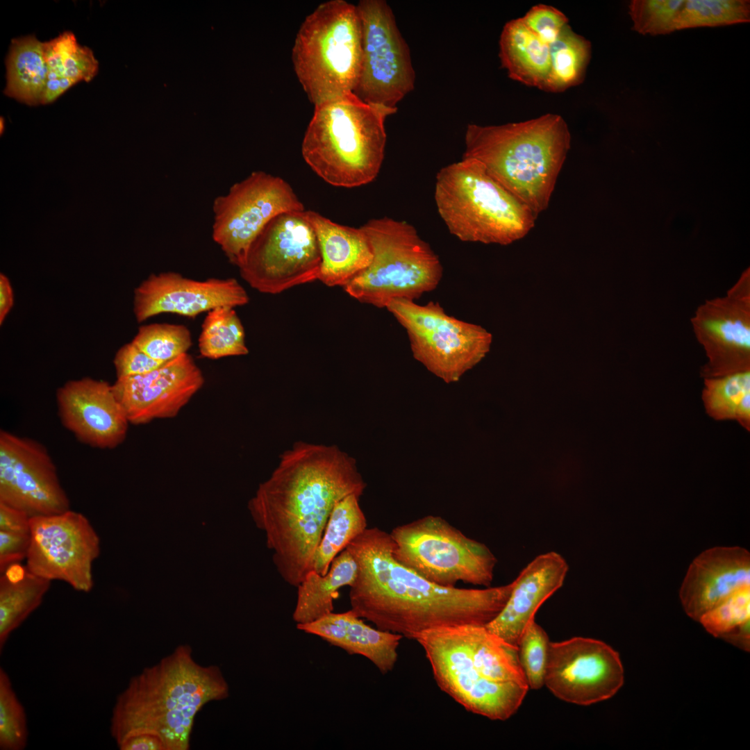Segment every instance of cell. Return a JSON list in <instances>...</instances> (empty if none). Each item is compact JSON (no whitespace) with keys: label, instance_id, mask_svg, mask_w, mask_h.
Segmentation results:
<instances>
[{"label":"cell","instance_id":"obj_44","mask_svg":"<svg viewBox=\"0 0 750 750\" xmlns=\"http://www.w3.org/2000/svg\"><path fill=\"white\" fill-rule=\"evenodd\" d=\"M31 542L30 534L0 531V573L26 559Z\"/></svg>","mask_w":750,"mask_h":750},{"label":"cell","instance_id":"obj_27","mask_svg":"<svg viewBox=\"0 0 750 750\" xmlns=\"http://www.w3.org/2000/svg\"><path fill=\"white\" fill-rule=\"evenodd\" d=\"M358 572L356 561L345 549L331 562L324 575L311 570L297 587L292 619L297 625L312 622L333 612L339 590L350 587Z\"/></svg>","mask_w":750,"mask_h":750},{"label":"cell","instance_id":"obj_3","mask_svg":"<svg viewBox=\"0 0 750 750\" xmlns=\"http://www.w3.org/2000/svg\"><path fill=\"white\" fill-rule=\"evenodd\" d=\"M229 695L219 667L198 662L181 644L133 676L112 708L110 731L116 743L135 733L158 738L164 750H188L195 717L208 703Z\"/></svg>","mask_w":750,"mask_h":750},{"label":"cell","instance_id":"obj_47","mask_svg":"<svg viewBox=\"0 0 750 750\" xmlns=\"http://www.w3.org/2000/svg\"><path fill=\"white\" fill-rule=\"evenodd\" d=\"M13 292L9 279L4 274L0 275V324L4 322L13 306Z\"/></svg>","mask_w":750,"mask_h":750},{"label":"cell","instance_id":"obj_16","mask_svg":"<svg viewBox=\"0 0 750 750\" xmlns=\"http://www.w3.org/2000/svg\"><path fill=\"white\" fill-rule=\"evenodd\" d=\"M0 503L31 518L64 512L70 500L56 466L40 442L0 431Z\"/></svg>","mask_w":750,"mask_h":750},{"label":"cell","instance_id":"obj_2","mask_svg":"<svg viewBox=\"0 0 750 750\" xmlns=\"http://www.w3.org/2000/svg\"><path fill=\"white\" fill-rule=\"evenodd\" d=\"M346 549L358 565L351 609L376 628L408 639L440 627L488 624L514 585L466 589L432 583L395 559L390 534L378 527L367 528Z\"/></svg>","mask_w":750,"mask_h":750},{"label":"cell","instance_id":"obj_39","mask_svg":"<svg viewBox=\"0 0 750 750\" xmlns=\"http://www.w3.org/2000/svg\"><path fill=\"white\" fill-rule=\"evenodd\" d=\"M549 640L544 630L533 620L523 632L518 644L519 659L529 688L544 685Z\"/></svg>","mask_w":750,"mask_h":750},{"label":"cell","instance_id":"obj_26","mask_svg":"<svg viewBox=\"0 0 750 750\" xmlns=\"http://www.w3.org/2000/svg\"><path fill=\"white\" fill-rule=\"evenodd\" d=\"M499 56L510 78L544 90L550 72L549 44L529 30L520 17L504 25Z\"/></svg>","mask_w":750,"mask_h":750},{"label":"cell","instance_id":"obj_23","mask_svg":"<svg viewBox=\"0 0 750 750\" xmlns=\"http://www.w3.org/2000/svg\"><path fill=\"white\" fill-rule=\"evenodd\" d=\"M567 570L565 560L556 552L536 557L513 581L504 607L486 628L517 648L523 632L535 619L538 609L562 585Z\"/></svg>","mask_w":750,"mask_h":750},{"label":"cell","instance_id":"obj_22","mask_svg":"<svg viewBox=\"0 0 750 750\" xmlns=\"http://www.w3.org/2000/svg\"><path fill=\"white\" fill-rule=\"evenodd\" d=\"M749 587V551L739 547H717L702 552L691 563L680 599L687 615L699 621L730 596Z\"/></svg>","mask_w":750,"mask_h":750},{"label":"cell","instance_id":"obj_34","mask_svg":"<svg viewBox=\"0 0 750 750\" xmlns=\"http://www.w3.org/2000/svg\"><path fill=\"white\" fill-rule=\"evenodd\" d=\"M550 72L544 91L562 92L581 84L591 58V43L568 24L549 44Z\"/></svg>","mask_w":750,"mask_h":750},{"label":"cell","instance_id":"obj_13","mask_svg":"<svg viewBox=\"0 0 750 750\" xmlns=\"http://www.w3.org/2000/svg\"><path fill=\"white\" fill-rule=\"evenodd\" d=\"M212 237L228 260L239 267L265 226L278 215L305 208L282 178L254 171L235 183L212 205Z\"/></svg>","mask_w":750,"mask_h":750},{"label":"cell","instance_id":"obj_38","mask_svg":"<svg viewBox=\"0 0 750 750\" xmlns=\"http://www.w3.org/2000/svg\"><path fill=\"white\" fill-rule=\"evenodd\" d=\"M26 715L8 674L0 668V749L23 750L28 741Z\"/></svg>","mask_w":750,"mask_h":750},{"label":"cell","instance_id":"obj_9","mask_svg":"<svg viewBox=\"0 0 750 750\" xmlns=\"http://www.w3.org/2000/svg\"><path fill=\"white\" fill-rule=\"evenodd\" d=\"M390 534L395 559L428 581L444 587L458 582L490 586L494 555L441 517L419 518Z\"/></svg>","mask_w":750,"mask_h":750},{"label":"cell","instance_id":"obj_21","mask_svg":"<svg viewBox=\"0 0 750 750\" xmlns=\"http://www.w3.org/2000/svg\"><path fill=\"white\" fill-rule=\"evenodd\" d=\"M56 397L62 424L80 442L112 449L125 440L130 422L112 385L90 377L71 380Z\"/></svg>","mask_w":750,"mask_h":750},{"label":"cell","instance_id":"obj_45","mask_svg":"<svg viewBox=\"0 0 750 750\" xmlns=\"http://www.w3.org/2000/svg\"><path fill=\"white\" fill-rule=\"evenodd\" d=\"M31 517L24 512L0 503V531L31 533Z\"/></svg>","mask_w":750,"mask_h":750},{"label":"cell","instance_id":"obj_33","mask_svg":"<svg viewBox=\"0 0 750 750\" xmlns=\"http://www.w3.org/2000/svg\"><path fill=\"white\" fill-rule=\"evenodd\" d=\"M702 401L715 420H734L750 430V370L703 378Z\"/></svg>","mask_w":750,"mask_h":750},{"label":"cell","instance_id":"obj_12","mask_svg":"<svg viewBox=\"0 0 750 750\" xmlns=\"http://www.w3.org/2000/svg\"><path fill=\"white\" fill-rule=\"evenodd\" d=\"M320 266L317 240L305 210L272 219L253 240L238 268L251 288L276 294L318 280Z\"/></svg>","mask_w":750,"mask_h":750},{"label":"cell","instance_id":"obj_1","mask_svg":"<svg viewBox=\"0 0 750 750\" xmlns=\"http://www.w3.org/2000/svg\"><path fill=\"white\" fill-rule=\"evenodd\" d=\"M250 501L265 530L283 579L297 587L314 556L336 503L367 486L354 458L337 445L297 441L283 451Z\"/></svg>","mask_w":750,"mask_h":750},{"label":"cell","instance_id":"obj_37","mask_svg":"<svg viewBox=\"0 0 750 750\" xmlns=\"http://www.w3.org/2000/svg\"><path fill=\"white\" fill-rule=\"evenodd\" d=\"M132 342L149 356L161 362L187 353L192 344L187 326L165 323L141 326Z\"/></svg>","mask_w":750,"mask_h":750},{"label":"cell","instance_id":"obj_43","mask_svg":"<svg viewBox=\"0 0 750 750\" xmlns=\"http://www.w3.org/2000/svg\"><path fill=\"white\" fill-rule=\"evenodd\" d=\"M98 67V61L92 51L80 45L63 65L61 77L69 78L78 83L89 82L97 75Z\"/></svg>","mask_w":750,"mask_h":750},{"label":"cell","instance_id":"obj_25","mask_svg":"<svg viewBox=\"0 0 750 750\" xmlns=\"http://www.w3.org/2000/svg\"><path fill=\"white\" fill-rule=\"evenodd\" d=\"M317 240L321 266L319 278L329 287H344L372 260L368 239L360 228L335 223L313 210H306Z\"/></svg>","mask_w":750,"mask_h":750},{"label":"cell","instance_id":"obj_40","mask_svg":"<svg viewBox=\"0 0 750 750\" xmlns=\"http://www.w3.org/2000/svg\"><path fill=\"white\" fill-rule=\"evenodd\" d=\"M525 26L544 42L553 43L568 25V18L558 9L538 4L520 17Z\"/></svg>","mask_w":750,"mask_h":750},{"label":"cell","instance_id":"obj_28","mask_svg":"<svg viewBox=\"0 0 750 750\" xmlns=\"http://www.w3.org/2000/svg\"><path fill=\"white\" fill-rule=\"evenodd\" d=\"M6 85L3 93L27 104H41L48 79L42 42L34 35L12 39L6 59Z\"/></svg>","mask_w":750,"mask_h":750},{"label":"cell","instance_id":"obj_46","mask_svg":"<svg viewBox=\"0 0 750 750\" xmlns=\"http://www.w3.org/2000/svg\"><path fill=\"white\" fill-rule=\"evenodd\" d=\"M78 82L67 77L47 80L41 104H49L55 101L60 96Z\"/></svg>","mask_w":750,"mask_h":750},{"label":"cell","instance_id":"obj_4","mask_svg":"<svg viewBox=\"0 0 750 750\" xmlns=\"http://www.w3.org/2000/svg\"><path fill=\"white\" fill-rule=\"evenodd\" d=\"M462 158L478 161L538 217L549 205L571 147L565 120L548 113L501 125L468 124Z\"/></svg>","mask_w":750,"mask_h":750},{"label":"cell","instance_id":"obj_20","mask_svg":"<svg viewBox=\"0 0 750 750\" xmlns=\"http://www.w3.org/2000/svg\"><path fill=\"white\" fill-rule=\"evenodd\" d=\"M249 300L233 278L197 281L167 272L149 276L135 288L133 312L138 322L162 313L194 317L218 307L244 306Z\"/></svg>","mask_w":750,"mask_h":750},{"label":"cell","instance_id":"obj_24","mask_svg":"<svg viewBox=\"0 0 750 750\" xmlns=\"http://www.w3.org/2000/svg\"><path fill=\"white\" fill-rule=\"evenodd\" d=\"M297 628L349 654L366 658L383 674L394 669L403 638L399 634L372 627L351 609L331 612L312 622L297 625Z\"/></svg>","mask_w":750,"mask_h":750},{"label":"cell","instance_id":"obj_31","mask_svg":"<svg viewBox=\"0 0 750 750\" xmlns=\"http://www.w3.org/2000/svg\"><path fill=\"white\" fill-rule=\"evenodd\" d=\"M360 498L349 494L335 505L315 551L313 571L326 574L333 559L367 528Z\"/></svg>","mask_w":750,"mask_h":750},{"label":"cell","instance_id":"obj_30","mask_svg":"<svg viewBox=\"0 0 750 750\" xmlns=\"http://www.w3.org/2000/svg\"><path fill=\"white\" fill-rule=\"evenodd\" d=\"M665 34L685 28L718 26L749 22L750 2L747 0H663Z\"/></svg>","mask_w":750,"mask_h":750},{"label":"cell","instance_id":"obj_18","mask_svg":"<svg viewBox=\"0 0 750 750\" xmlns=\"http://www.w3.org/2000/svg\"><path fill=\"white\" fill-rule=\"evenodd\" d=\"M691 324L707 361L703 378L750 370V273L747 269L723 297L706 300Z\"/></svg>","mask_w":750,"mask_h":750},{"label":"cell","instance_id":"obj_14","mask_svg":"<svg viewBox=\"0 0 750 750\" xmlns=\"http://www.w3.org/2000/svg\"><path fill=\"white\" fill-rule=\"evenodd\" d=\"M356 7L362 26V56L353 94L372 104L397 109L415 88L409 47L385 0H360Z\"/></svg>","mask_w":750,"mask_h":750},{"label":"cell","instance_id":"obj_32","mask_svg":"<svg viewBox=\"0 0 750 750\" xmlns=\"http://www.w3.org/2000/svg\"><path fill=\"white\" fill-rule=\"evenodd\" d=\"M51 583L32 574L27 569L24 575L17 581H12L4 574H1V653L10 634L40 606Z\"/></svg>","mask_w":750,"mask_h":750},{"label":"cell","instance_id":"obj_15","mask_svg":"<svg viewBox=\"0 0 750 750\" xmlns=\"http://www.w3.org/2000/svg\"><path fill=\"white\" fill-rule=\"evenodd\" d=\"M26 567L32 574L60 581L88 593L94 587L93 563L101 552L100 538L89 519L71 509L31 517Z\"/></svg>","mask_w":750,"mask_h":750},{"label":"cell","instance_id":"obj_19","mask_svg":"<svg viewBox=\"0 0 750 750\" xmlns=\"http://www.w3.org/2000/svg\"><path fill=\"white\" fill-rule=\"evenodd\" d=\"M204 384V377L187 353L138 376L117 378L114 392L131 424L176 417Z\"/></svg>","mask_w":750,"mask_h":750},{"label":"cell","instance_id":"obj_29","mask_svg":"<svg viewBox=\"0 0 750 750\" xmlns=\"http://www.w3.org/2000/svg\"><path fill=\"white\" fill-rule=\"evenodd\" d=\"M461 628L472 662L482 676L493 682L528 686L517 647L490 632L485 625L464 624Z\"/></svg>","mask_w":750,"mask_h":750},{"label":"cell","instance_id":"obj_36","mask_svg":"<svg viewBox=\"0 0 750 750\" xmlns=\"http://www.w3.org/2000/svg\"><path fill=\"white\" fill-rule=\"evenodd\" d=\"M699 622L712 635L747 650L750 638V587L730 596L703 615Z\"/></svg>","mask_w":750,"mask_h":750},{"label":"cell","instance_id":"obj_41","mask_svg":"<svg viewBox=\"0 0 750 750\" xmlns=\"http://www.w3.org/2000/svg\"><path fill=\"white\" fill-rule=\"evenodd\" d=\"M113 363L117 378H122L150 372L165 362L153 359L131 342L118 349Z\"/></svg>","mask_w":750,"mask_h":750},{"label":"cell","instance_id":"obj_10","mask_svg":"<svg viewBox=\"0 0 750 750\" xmlns=\"http://www.w3.org/2000/svg\"><path fill=\"white\" fill-rule=\"evenodd\" d=\"M385 308L405 329L414 358L446 383L458 381L490 351V333L447 314L439 302L395 299Z\"/></svg>","mask_w":750,"mask_h":750},{"label":"cell","instance_id":"obj_8","mask_svg":"<svg viewBox=\"0 0 750 750\" xmlns=\"http://www.w3.org/2000/svg\"><path fill=\"white\" fill-rule=\"evenodd\" d=\"M360 228L372 260L344 287L349 295L382 308L392 299L415 301L437 288L443 276L441 261L412 225L385 217L370 219Z\"/></svg>","mask_w":750,"mask_h":750},{"label":"cell","instance_id":"obj_48","mask_svg":"<svg viewBox=\"0 0 750 750\" xmlns=\"http://www.w3.org/2000/svg\"><path fill=\"white\" fill-rule=\"evenodd\" d=\"M3 128H4V120H3V119H2V117H1V129H0L1 133H2V131H3Z\"/></svg>","mask_w":750,"mask_h":750},{"label":"cell","instance_id":"obj_17","mask_svg":"<svg viewBox=\"0 0 750 750\" xmlns=\"http://www.w3.org/2000/svg\"><path fill=\"white\" fill-rule=\"evenodd\" d=\"M624 682L619 655L605 642L582 637L550 642L544 685L557 698L588 706L612 697Z\"/></svg>","mask_w":750,"mask_h":750},{"label":"cell","instance_id":"obj_35","mask_svg":"<svg viewBox=\"0 0 750 750\" xmlns=\"http://www.w3.org/2000/svg\"><path fill=\"white\" fill-rule=\"evenodd\" d=\"M231 307H218L208 312L199 338L203 357L218 359L249 353L243 325Z\"/></svg>","mask_w":750,"mask_h":750},{"label":"cell","instance_id":"obj_6","mask_svg":"<svg viewBox=\"0 0 750 750\" xmlns=\"http://www.w3.org/2000/svg\"><path fill=\"white\" fill-rule=\"evenodd\" d=\"M434 198L449 231L462 242L508 245L524 238L537 219L472 158L438 172Z\"/></svg>","mask_w":750,"mask_h":750},{"label":"cell","instance_id":"obj_5","mask_svg":"<svg viewBox=\"0 0 750 750\" xmlns=\"http://www.w3.org/2000/svg\"><path fill=\"white\" fill-rule=\"evenodd\" d=\"M397 109L366 103L353 92L315 106L301 154L327 183L356 188L373 181L385 155V122Z\"/></svg>","mask_w":750,"mask_h":750},{"label":"cell","instance_id":"obj_7","mask_svg":"<svg viewBox=\"0 0 750 750\" xmlns=\"http://www.w3.org/2000/svg\"><path fill=\"white\" fill-rule=\"evenodd\" d=\"M362 56L358 11L345 0L325 1L307 15L292 49L294 71L314 106L353 92Z\"/></svg>","mask_w":750,"mask_h":750},{"label":"cell","instance_id":"obj_42","mask_svg":"<svg viewBox=\"0 0 750 750\" xmlns=\"http://www.w3.org/2000/svg\"><path fill=\"white\" fill-rule=\"evenodd\" d=\"M79 46L75 35L70 31L42 42L43 56L48 69L47 80L61 78L63 65Z\"/></svg>","mask_w":750,"mask_h":750},{"label":"cell","instance_id":"obj_11","mask_svg":"<svg viewBox=\"0 0 750 750\" xmlns=\"http://www.w3.org/2000/svg\"><path fill=\"white\" fill-rule=\"evenodd\" d=\"M461 626L428 630L415 640L423 648L442 691L471 712L506 720L519 709L529 688L482 676L472 662Z\"/></svg>","mask_w":750,"mask_h":750}]
</instances>
